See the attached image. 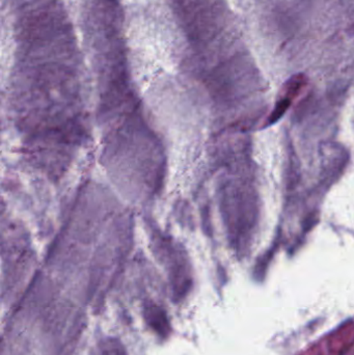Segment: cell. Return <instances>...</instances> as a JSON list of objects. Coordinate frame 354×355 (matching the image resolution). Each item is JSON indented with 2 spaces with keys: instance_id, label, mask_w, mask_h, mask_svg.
Instances as JSON below:
<instances>
[{
  "instance_id": "6da1fadb",
  "label": "cell",
  "mask_w": 354,
  "mask_h": 355,
  "mask_svg": "<svg viewBox=\"0 0 354 355\" xmlns=\"http://www.w3.org/2000/svg\"><path fill=\"white\" fill-rule=\"evenodd\" d=\"M99 355H125L123 348L118 347V342L107 341L99 348Z\"/></svg>"
}]
</instances>
